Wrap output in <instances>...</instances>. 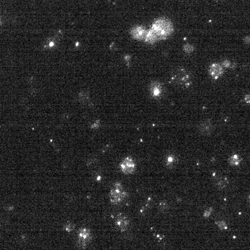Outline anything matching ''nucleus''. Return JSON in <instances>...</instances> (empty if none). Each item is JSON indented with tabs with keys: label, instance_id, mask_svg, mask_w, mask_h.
<instances>
[{
	"label": "nucleus",
	"instance_id": "20e7f679",
	"mask_svg": "<svg viewBox=\"0 0 250 250\" xmlns=\"http://www.w3.org/2000/svg\"><path fill=\"white\" fill-rule=\"evenodd\" d=\"M136 163L131 157L127 156L120 163V170L125 175H131L136 170Z\"/></svg>",
	"mask_w": 250,
	"mask_h": 250
},
{
	"label": "nucleus",
	"instance_id": "ddd939ff",
	"mask_svg": "<svg viewBox=\"0 0 250 250\" xmlns=\"http://www.w3.org/2000/svg\"><path fill=\"white\" fill-rule=\"evenodd\" d=\"M193 49H194V48L193 47V45H189V44L186 45L184 47H183V50H184V51L186 53L192 52L193 51Z\"/></svg>",
	"mask_w": 250,
	"mask_h": 250
},
{
	"label": "nucleus",
	"instance_id": "412c9836",
	"mask_svg": "<svg viewBox=\"0 0 250 250\" xmlns=\"http://www.w3.org/2000/svg\"><path fill=\"white\" fill-rule=\"evenodd\" d=\"M249 203H250V195H249Z\"/></svg>",
	"mask_w": 250,
	"mask_h": 250
},
{
	"label": "nucleus",
	"instance_id": "9d476101",
	"mask_svg": "<svg viewBox=\"0 0 250 250\" xmlns=\"http://www.w3.org/2000/svg\"><path fill=\"white\" fill-rule=\"evenodd\" d=\"M242 161V158L238 154H233L228 159L229 164L231 166H238Z\"/></svg>",
	"mask_w": 250,
	"mask_h": 250
},
{
	"label": "nucleus",
	"instance_id": "f03ea898",
	"mask_svg": "<svg viewBox=\"0 0 250 250\" xmlns=\"http://www.w3.org/2000/svg\"><path fill=\"white\" fill-rule=\"evenodd\" d=\"M127 193L124 190L123 186L120 183H115L110 192L111 202L115 205H118L123 201L127 197Z\"/></svg>",
	"mask_w": 250,
	"mask_h": 250
},
{
	"label": "nucleus",
	"instance_id": "aec40b11",
	"mask_svg": "<svg viewBox=\"0 0 250 250\" xmlns=\"http://www.w3.org/2000/svg\"><path fill=\"white\" fill-rule=\"evenodd\" d=\"M244 101H246L247 103H250V95H247L245 97H244Z\"/></svg>",
	"mask_w": 250,
	"mask_h": 250
},
{
	"label": "nucleus",
	"instance_id": "0eeeda50",
	"mask_svg": "<svg viewBox=\"0 0 250 250\" xmlns=\"http://www.w3.org/2000/svg\"><path fill=\"white\" fill-rule=\"evenodd\" d=\"M199 129L201 134L204 135H209L212 131V124L211 122L207 120L204 121L201 123L200 127H199Z\"/></svg>",
	"mask_w": 250,
	"mask_h": 250
},
{
	"label": "nucleus",
	"instance_id": "423d86ee",
	"mask_svg": "<svg viewBox=\"0 0 250 250\" xmlns=\"http://www.w3.org/2000/svg\"><path fill=\"white\" fill-rule=\"evenodd\" d=\"M209 72L213 78L218 79L222 75L223 69L219 64H213L211 66Z\"/></svg>",
	"mask_w": 250,
	"mask_h": 250
},
{
	"label": "nucleus",
	"instance_id": "dca6fc26",
	"mask_svg": "<svg viewBox=\"0 0 250 250\" xmlns=\"http://www.w3.org/2000/svg\"><path fill=\"white\" fill-rule=\"evenodd\" d=\"M74 227H75V225H74L73 224L70 222V223H68L65 224V229L67 231H72L74 229Z\"/></svg>",
	"mask_w": 250,
	"mask_h": 250
},
{
	"label": "nucleus",
	"instance_id": "4468645a",
	"mask_svg": "<svg viewBox=\"0 0 250 250\" xmlns=\"http://www.w3.org/2000/svg\"><path fill=\"white\" fill-rule=\"evenodd\" d=\"M226 183L225 180H222V179H220V181H218V182H217V186H218L219 188H223L225 187L226 186Z\"/></svg>",
	"mask_w": 250,
	"mask_h": 250
},
{
	"label": "nucleus",
	"instance_id": "39448f33",
	"mask_svg": "<svg viewBox=\"0 0 250 250\" xmlns=\"http://www.w3.org/2000/svg\"><path fill=\"white\" fill-rule=\"evenodd\" d=\"M116 224L119 230L121 231H124L129 227V221L127 216L123 215H119L117 217Z\"/></svg>",
	"mask_w": 250,
	"mask_h": 250
},
{
	"label": "nucleus",
	"instance_id": "7ed1b4c3",
	"mask_svg": "<svg viewBox=\"0 0 250 250\" xmlns=\"http://www.w3.org/2000/svg\"><path fill=\"white\" fill-rule=\"evenodd\" d=\"M92 238L90 229L81 228L78 232V244L80 248H85Z\"/></svg>",
	"mask_w": 250,
	"mask_h": 250
},
{
	"label": "nucleus",
	"instance_id": "6e6552de",
	"mask_svg": "<svg viewBox=\"0 0 250 250\" xmlns=\"http://www.w3.org/2000/svg\"><path fill=\"white\" fill-rule=\"evenodd\" d=\"M177 163L178 159L177 156L173 154L168 155L166 157V159H165V165H166L167 167L170 168L174 167L177 164Z\"/></svg>",
	"mask_w": 250,
	"mask_h": 250
},
{
	"label": "nucleus",
	"instance_id": "a211bd4d",
	"mask_svg": "<svg viewBox=\"0 0 250 250\" xmlns=\"http://www.w3.org/2000/svg\"><path fill=\"white\" fill-rule=\"evenodd\" d=\"M223 65L225 66L226 68H229L231 67V62L229 61H225L223 62Z\"/></svg>",
	"mask_w": 250,
	"mask_h": 250
},
{
	"label": "nucleus",
	"instance_id": "f257e3e1",
	"mask_svg": "<svg viewBox=\"0 0 250 250\" xmlns=\"http://www.w3.org/2000/svg\"><path fill=\"white\" fill-rule=\"evenodd\" d=\"M152 29L159 38H165L168 36L173 31L172 24L169 20L165 19H160L153 25Z\"/></svg>",
	"mask_w": 250,
	"mask_h": 250
},
{
	"label": "nucleus",
	"instance_id": "1a4fd4ad",
	"mask_svg": "<svg viewBox=\"0 0 250 250\" xmlns=\"http://www.w3.org/2000/svg\"><path fill=\"white\" fill-rule=\"evenodd\" d=\"M131 34L133 35H134V38H137V39H141V38H144L145 36V38H146L147 33L146 34V31H145V30L143 29V28L136 27L132 31Z\"/></svg>",
	"mask_w": 250,
	"mask_h": 250
},
{
	"label": "nucleus",
	"instance_id": "f8f14e48",
	"mask_svg": "<svg viewBox=\"0 0 250 250\" xmlns=\"http://www.w3.org/2000/svg\"><path fill=\"white\" fill-rule=\"evenodd\" d=\"M152 93L154 96H159L161 93V87L159 83H154L151 88Z\"/></svg>",
	"mask_w": 250,
	"mask_h": 250
},
{
	"label": "nucleus",
	"instance_id": "2eb2a0df",
	"mask_svg": "<svg viewBox=\"0 0 250 250\" xmlns=\"http://www.w3.org/2000/svg\"><path fill=\"white\" fill-rule=\"evenodd\" d=\"M217 225L218 226V227L221 229H226V224L223 221H219L216 222Z\"/></svg>",
	"mask_w": 250,
	"mask_h": 250
},
{
	"label": "nucleus",
	"instance_id": "6ab92c4d",
	"mask_svg": "<svg viewBox=\"0 0 250 250\" xmlns=\"http://www.w3.org/2000/svg\"><path fill=\"white\" fill-rule=\"evenodd\" d=\"M244 42L246 44H249L250 43V36H247L244 38Z\"/></svg>",
	"mask_w": 250,
	"mask_h": 250
},
{
	"label": "nucleus",
	"instance_id": "9b49d317",
	"mask_svg": "<svg viewBox=\"0 0 250 250\" xmlns=\"http://www.w3.org/2000/svg\"><path fill=\"white\" fill-rule=\"evenodd\" d=\"M146 40L147 42H155L156 40L158 38V35H156V34L154 32V31L152 29L151 30H149V31L147 33V35H146Z\"/></svg>",
	"mask_w": 250,
	"mask_h": 250
},
{
	"label": "nucleus",
	"instance_id": "f3484780",
	"mask_svg": "<svg viewBox=\"0 0 250 250\" xmlns=\"http://www.w3.org/2000/svg\"><path fill=\"white\" fill-rule=\"evenodd\" d=\"M212 212H213L212 208H209L207 210H206L204 211V216L205 218H208V217L211 215Z\"/></svg>",
	"mask_w": 250,
	"mask_h": 250
}]
</instances>
